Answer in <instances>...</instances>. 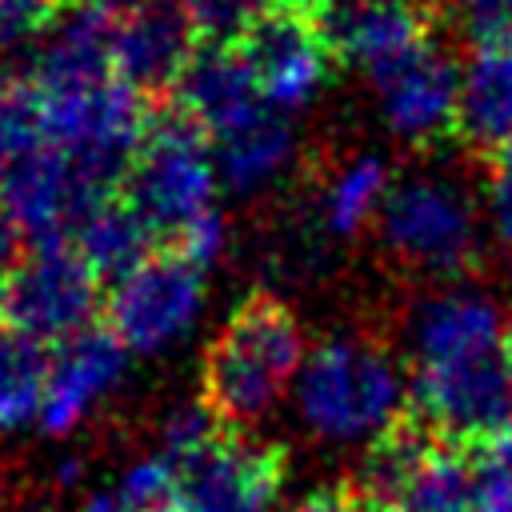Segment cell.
Returning <instances> with one entry per match:
<instances>
[{"instance_id": "44dd1931", "label": "cell", "mask_w": 512, "mask_h": 512, "mask_svg": "<svg viewBox=\"0 0 512 512\" xmlns=\"http://www.w3.org/2000/svg\"><path fill=\"white\" fill-rule=\"evenodd\" d=\"M296 152V136L292 124L264 108L256 120H248L244 128L228 132L224 140H212V156H216V180L224 188H232L236 196L260 192L264 184H272L288 160Z\"/></svg>"}, {"instance_id": "d4e9b609", "label": "cell", "mask_w": 512, "mask_h": 512, "mask_svg": "<svg viewBox=\"0 0 512 512\" xmlns=\"http://www.w3.org/2000/svg\"><path fill=\"white\" fill-rule=\"evenodd\" d=\"M472 512H512V424L472 452Z\"/></svg>"}, {"instance_id": "e575fe53", "label": "cell", "mask_w": 512, "mask_h": 512, "mask_svg": "<svg viewBox=\"0 0 512 512\" xmlns=\"http://www.w3.org/2000/svg\"><path fill=\"white\" fill-rule=\"evenodd\" d=\"M276 8H284V12H300V16H312L324 0H272Z\"/></svg>"}, {"instance_id": "52a82bcc", "label": "cell", "mask_w": 512, "mask_h": 512, "mask_svg": "<svg viewBox=\"0 0 512 512\" xmlns=\"http://www.w3.org/2000/svg\"><path fill=\"white\" fill-rule=\"evenodd\" d=\"M364 76H368L380 124L400 144L424 148L456 128L460 64L432 32Z\"/></svg>"}, {"instance_id": "836d02e7", "label": "cell", "mask_w": 512, "mask_h": 512, "mask_svg": "<svg viewBox=\"0 0 512 512\" xmlns=\"http://www.w3.org/2000/svg\"><path fill=\"white\" fill-rule=\"evenodd\" d=\"M84 4H100V8H108V12H132V8H144V4H156V0H84Z\"/></svg>"}, {"instance_id": "f546056e", "label": "cell", "mask_w": 512, "mask_h": 512, "mask_svg": "<svg viewBox=\"0 0 512 512\" xmlns=\"http://www.w3.org/2000/svg\"><path fill=\"white\" fill-rule=\"evenodd\" d=\"M484 228L492 244L512 260V148L500 152L484 180Z\"/></svg>"}, {"instance_id": "cb8c5ba5", "label": "cell", "mask_w": 512, "mask_h": 512, "mask_svg": "<svg viewBox=\"0 0 512 512\" xmlns=\"http://www.w3.org/2000/svg\"><path fill=\"white\" fill-rule=\"evenodd\" d=\"M396 512H472V460L456 444L436 440L396 500Z\"/></svg>"}, {"instance_id": "8d00e7d4", "label": "cell", "mask_w": 512, "mask_h": 512, "mask_svg": "<svg viewBox=\"0 0 512 512\" xmlns=\"http://www.w3.org/2000/svg\"><path fill=\"white\" fill-rule=\"evenodd\" d=\"M504 372H508V388H512V332H508V344H504Z\"/></svg>"}, {"instance_id": "5bb4252c", "label": "cell", "mask_w": 512, "mask_h": 512, "mask_svg": "<svg viewBox=\"0 0 512 512\" xmlns=\"http://www.w3.org/2000/svg\"><path fill=\"white\" fill-rule=\"evenodd\" d=\"M196 28L180 0H156L116 16L112 68L140 96H172L188 60L196 56Z\"/></svg>"}, {"instance_id": "d6a6232c", "label": "cell", "mask_w": 512, "mask_h": 512, "mask_svg": "<svg viewBox=\"0 0 512 512\" xmlns=\"http://www.w3.org/2000/svg\"><path fill=\"white\" fill-rule=\"evenodd\" d=\"M20 260V228H16V220L4 212V204H0V276L12 268Z\"/></svg>"}, {"instance_id": "d6986e66", "label": "cell", "mask_w": 512, "mask_h": 512, "mask_svg": "<svg viewBox=\"0 0 512 512\" xmlns=\"http://www.w3.org/2000/svg\"><path fill=\"white\" fill-rule=\"evenodd\" d=\"M456 132L476 152L500 156L512 148V40L472 48L460 64Z\"/></svg>"}, {"instance_id": "8992f818", "label": "cell", "mask_w": 512, "mask_h": 512, "mask_svg": "<svg viewBox=\"0 0 512 512\" xmlns=\"http://www.w3.org/2000/svg\"><path fill=\"white\" fill-rule=\"evenodd\" d=\"M104 316V288L68 240H36L0 276V328L52 344Z\"/></svg>"}, {"instance_id": "2e32d148", "label": "cell", "mask_w": 512, "mask_h": 512, "mask_svg": "<svg viewBox=\"0 0 512 512\" xmlns=\"http://www.w3.org/2000/svg\"><path fill=\"white\" fill-rule=\"evenodd\" d=\"M308 20L320 32L328 56L360 72H372L428 36L424 12L404 0H324Z\"/></svg>"}, {"instance_id": "5b68a950", "label": "cell", "mask_w": 512, "mask_h": 512, "mask_svg": "<svg viewBox=\"0 0 512 512\" xmlns=\"http://www.w3.org/2000/svg\"><path fill=\"white\" fill-rule=\"evenodd\" d=\"M216 156L212 140L176 108L152 112L148 132L124 172L120 196L164 236L212 208Z\"/></svg>"}, {"instance_id": "9c48e42d", "label": "cell", "mask_w": 512, "mask_h": 512, "mask_svg": "<svg viewBox=\"0 0 512 512\" xmlns=\"http://www.w3.org/2000/svg\"><path fill=\"white\" fill-rule=\"evenodd\" d=\"M200 312V268L156 248L104 296V328L132 352H156L188 332Z\"/></svg>"}, {"instance_id": "4fadbf2b", "label": "cell", "mask_w": 512, "mask_h": 512, "mask_svg": "<svg viewBox=\"0 0 512 512\" xmlns=\"http://www.w3.org/2000/svg\"><path fill=\"white\" fill-rule=\"evenodd\" d=\"M104 196H112V192L100 188L68 152H60L44 140L36 148H28L0 184L4 212L16 220V228H24L32 236V244L36 240H68L80 212Z\"/></svg>"}, {"instance_id": "7c38bea8", "label": "cell", "mask_w": 512, "mask_h": 512, "mask_svg": "<svg viewBox=\"0 0 512 512\" xmlns=\"http://www.w3.org/2000/svg\"><path fill=\"white\" fill-rule=\"evenodd\" d=\"M236 48L244 52V60L256 76L264 108H272L280 116L308 108L328 80L332 56H328L320 32L312 28V20L300 12L272 8L268 16H260L248 28V36Z\"/></svg>"}, {"instance_id": "e0dca14e", "label": "cell", "mask_w": 512, "mask_h": 512, "mask_svg": "<svg viewBox=\"0 0 512 512\" xmlns=\"http://www.w3.org/2000/svg\"><path fill=\"white\" fill-rule=\"evenodd\" d=\"M112 36H116V12L76 0L60 12V20L44 32L36 52L28 56L32 68L24 80L32 84V92L52 96V92L88 88V84L116 76Z\"/></svg>"}, {"instance_id": "6da1fadb", "label": "cell", "mask_w": 512, "mask_h": 512, "mask_svg": "<svg viewBox=\"0 0 512 512\" xmlns=\"http://www.w3.org/2000/svg\"><path fill=\"white\" fill-rule=\"evenodd\" d=\"M300 352L292 308L272 292H248L204 348L200 404L224 428L264 416L300 368Z\"/></svg>"}, {"instance_id": "603a6c76", "label": "cell", "mask_w": 512, "mask_h": 512, "mask_svg": "<svg viewBox=\"0 0 512 512\" xmlns=\"http://www.w3.org/2000/svg\"><path fill=\"white\" fill-rule=\"evenodd\" d=\"M52 352L40 340L0 328V428H20L44 412Z\"/></svg>"}, {"instance_id": "ffe728a7", "label": "cell", "mask_w": 512, "mask_h": 512, "mask_svg": "<svg viewBox=\"0 0 512 512\" xmlns=\"http://www.w3.org/2000/svg\"><path fill=\"white\" fill-rule=\"evenodd\" d=\"M160 232L120 196H104L92 208L80 212V220L68 232V244L80 252V260L96 272V280H124L156 252Z\"/></svg>"}, {"instance_id": "d590c367", "label": "cell", "mask_w": 512, "mask_h": 512, "mask_svg": "<svg viewBox=\"0 0 512 512\" xmlns=\"http://www.w3.org/2000/svg\"><path fill=\"white\" fill-rule=\"evenodd\" d=\"M84 512H120V504L108 500V496H92V500L84 504Z\"/></svg>"}, {"instance_id": "8fae6325", "label": "cell", "mask_w": 512, "mask_h": 512, "mask_svg": "<svg viewBox=\"0 0 512 512\" xmlns=\"http://www.w3.org/2000/svg\"><path fill=\"white\" fill-rule=\"evenodd\" d=\"M508 332L512 324L504 304L476 284H448L424 296L408 324L416 368H448L504 356Z\"/></svg>"}, {"instance_id": "4316f807", "label": "cell", "mask_w": 512, "mask_h": 512, "mask_svg": "<svg viewBox=\"0 0 512 512\" xmlns=\"http://www.w3.org/2000/svg\"><path fill=\"white\" fill-rule=\"evenodd\" d=\"M204 44H240L248 28L268 16L272 0H180Z\"/></svg>"}, {"instance_id": "7a4b0ae2", "label": "cell", "mask_w": 512, "mask_h": 512, "mask_svg": "<svg viewBox=\"0 0 512 512\" xmlns=\"http://www.w3.org/2000/svg\"><path fill=\"white\" fill-rule=\"evenodd\" d=\"M388 252L428 276H460L480 256L484 208L472 188L452 172H408L376 216Z\"/></svg>"}, {"instance_id": "1f68e13d", "label": "cell", "mask_w": 512, "mask_h": 512, "mask_svg": "<svg viewBox=\"0 0 512 512\" xmlns=\"http://www.w3.org/2000/svg\"><path fill=\"white\" fill-rule=\"evenodd\" d=\"M292 512H380L352 480H340V484H328L312 496H304L300 504H292Z\"/></svg>"}, {"instance_id": "ba28073f", "label": "cell", "mask_w": 512, "mask_h": 512, "mask_svg": "<svg viewBox=\"0 0 512 512\" xmlns=\"http://www.w3.org/2000/svg\"><path fill=\"white\" fill-rule=\"evenodd\" d=\"M180 512H268L288 456L280 444L248 440L232 428H220L184 460H172Z\"/></svg>"}, {"instance_id": "30bf717a", "label": "cell", "mask_w": 512, "mask_h": 512, "mask_svg": "<svg viewBox=\"0 0 512 512\" xmlns=\"http://www.w3.org/2000/svg\"><path fill=\"white\" fill-rule=\"evenodd\" d=\"M408 412L440 440H484L512 424V388L504 356L448 368H416L408 384Z\"/></svg>"}, {"instance_id": "74e56055", "label": "cell", "mask_w": 512, "mask_h": 512, "mask_svg": "<svg viewBox=\"0 0 512 512\" xmlns=\"http://www.w3.org/2000/svg\"><path fill=\"white\" fill-rule=\"evenodd\" d=\"M404 4H416L420 8V4H432V0H404Z\"/></svg>"}, {"instance_id": "f1b7e54d", "label": "cell", "mask_w": 512, "mask_h": 512, "mask_svg": "<svg viewBox=\"0 0 512 512\" xmlns=\"http://www.w3.org/2000/svg\"><path fill=\"white\" fill-rule=\"evenodd\" d=\"M444 20L472 44H504L512 40V0H436Z\"/></svg>"}, {"instance_id": "484cf974", "label": "cell", "mask_w": 512, "mask_h": 512, "mask_svg": "<svg viewBox=\"0 0 512 512\" xmlns=\"http://www.w3.org/2000/svg\"><path fill=\"white\" fill-rule=\"evenodd\" d=\"M40 144V104L28 80L0 76V184L12 164Z\"/></svg>"}, {"instance_id": "9a60e30c", "label": "cell", "mask_w": 512, "mask_h": 512, "mask_svg": "<svg viewBox=\"0 0 512 512\" xmlns=\"http://www.w3.org/2000/svg\"><path fill=\"white\" fill-rule=\"evenodd\" d=\"M172 108L184 112L208 140H224L264 112L256 76L236 44H200L172 88Z\"/></svg>"}, {"instance_id": "277c9868", "label": "cell", "mask_w": 512, "mask_h": 512, "mask_svg": "<svg viewBox=\"0 0 512 512\" xmlns=\"http://www.w3.org/2000/svg\"><path fill=\"white\" fill-rule=\"evenodd\" d=\"M40 140L68 152L100 188L120 192L124 172L148 132L152 108L148 96L128 88L120 76H108L88 88H68L40 96Z\"/></svg>"}, {"instance_id": "83f0119b", "label": "cell", "mask_w": 512, "mask_h": 512, "mask_svg": "<svg viewBox=\"0 0 512 512\" xmlns=\"http://www.w3.org/2000/svg\"><path fill=\"white\" fill-rule=\"evenodd\" d=\"M68 0H0V60L32 56Z\"/></svg>"}, {"instance_id": "3957f363", "label": "cell", "mask_w": 512, "mask_h": 512, "mask_svg": "<svg viewBox=\"0 0 512 512\" xmlns=\"http://www.w3.org/2000/svg\"><path fill=\"white\" fill-rule=\"evenodd\" d=\"M300 412L328 440H376L408 412V384L384 348L332 340L304 364Z\"/></svg>"}, {"instance_id": "7402d4cb", "label": "cell", "mask_w": 512, "mask_h": 512, "mask_svg": "<svg viewBox=\"0 0 512 512\" xmlns=\"http://www.w3.org/2000/svg\"><path fill=\"white\" fill-rule=\"evenodd\" d=\"M392 192V168L376 152L348 156L324 184V220L336 236L360 232L368 220L380 216Z\"/></svg>"}, {"instance_id": "4dcf8cb0", "label": "cell", "mask_w": 512, "mask_h": 512, "mask_svg": "<svg viewBox=\"0 0 512 512\" xmlns=\"http://www.w3.org/2000/svg\"><path fill=\"white\" fill-rule=\"evenodd\" d=\"M224 240H228L224 220L208 208L204 216H196V220H188L184 228H176L164 248H172V252H176L180 260H188L192 268H208V264L224 252Z\"/></svg>"}, {"instance_id": "ac0fdd59", "label": "cell", "mask_w": 512, "mask_h": 512, "mask_svg": "<svg viewBox=\"0 0 512 512\" xmlns=\"http://www.w3.org/2000/svg\"><path fill=\"white\" fill-rule=\"evenodd\" d=\"M124 352L128 348L100 324L64 340L60 352H52V380H48V396L40 412L44 432H56V436L68 432L88 412V404L120 380Z\"/></svg>"}]
</instances>
